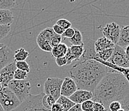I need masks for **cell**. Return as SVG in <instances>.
<instances>
[{"mask_svg": "<svg viewBox=\"0 0 129 111\" xmlns=\"http://www.w3.org/2000/svg\"><path fill=\"white\" fill-rule=\"evenodd\" d=\"M52 29L56 34L59 35H62L63 34V33L64 32V31H65L64 29H63L62 28H61L60 26H59L57 25V24H54Z\"/></svg>", "mask_w": 129, "mask_h": 111, "instance_id": "38", "label": "cell"}, {"mask_svg": "<svg viewBox=\"0 0 129 111\" xmlns=\"http://www.w3.org/2000/svg\"><path fill=\"white\" fill-rule=\"evenodd\" d=\"M16 62H13L0 70V82L2 87H7L9 83L14 80V75L16 70Z\"/></svg>", "mask_w": 129, "mask_h": 111, "instance_id": "9", "label": "cell"}, {"mask_svg": "<svg viewBox=\"0 0 129 111\" xmlns=\"http://www.w3.org/2000/svg\"><path fill=\"white\" fill-rule=\"evenodd\" d=\"M121 108V105L119 101H112L109 104L107 111H118Z\"/></svg>", "mask_w": 129, "mask_h": 111, "instance_id": "33", "label": "cell"}, {"mask_svg": "<svg viewBox=\"0 0 129 111\" xmlns=\"http://www.w3.org/2000/svg\"><path fill=\"white\" fill-rule=\"evenodd\" d=\"M55 32L53 30L52 28H46L42 30L37 35L36 41H46L50 42L53 36L55 35Z\"/></svg>", "mask_w": 129, "mask_h": 111, "instance_id": "19", "label": "cell"}, {"mask_svg": "<svg viewBox=\"0 0 129 111\" xmlns=\"http://www.w3.org/2000/svg\"><path fill=\"white\" fill-rule=\"evenodd\" d=\"M2 88V84H1V82H0V91H1Z\"/></svg>", "mask_w": 129, "mask_h": 111, "instance_id": "43", "label": "cell"}, {"mask_svg": "<svg viewBox=\"0 0 129 111\" xmlns=\"http://www.w3.org/2000/svg\"><path fill=\"white\" fill-rule=\"evenodd\" d=\"M68 49V47L66 44L61 43L57 46L52 48L51 53L53 57L56 59V58L65 57Z\"/></svg>", "mask_w": 129, "mask_h": 111, "instance_id": "17", "label": "cell"}, {"mask_svg": "<svg viewBox=\"0 0 129 111\" xmlns=\"http://www.w3.org/2000/svg\"><path fill=\"white\" fill-rule=\"evenodd\" d=\"M115 70L107 67L95 60L77 62L70 70V74L77 89L86 90L93 93L100 82L107 73Z\"/></svg>", "mask_w": 129, "mask_h": 111, "instance_id": "2", "label": "cell"}, {"mask_svg": "<svg viewBox=\"0 0 129 111\" xmlns=\"http://www.w3.org/2000/svg\"><path fill=\"white\" fill-rule=\"evenodd\" d=\"M107 62L121 68H129V59L125 53V49L118 45H115L112 56Z\"/></svg>", "mask_w": 129, "mask_h": 111, "instance_id": "7", "label": "cell"}, {"mask_svg": "<svg viewBox=\"0 0 129 111\" xmlns=\"http://www.w3.org/2000/svg\"><path fill=\"white\" fill-rule=\"evenodd\" d=\"M125 53H126V56H127V57L128 58V59H129V46H127L126 48H125Z\"/></svg>", "mask_w": 129, "mask_h": 111, "instance_id": "41", "label": "cell"}, {"mask_svg": "<svg viewBox=\"0 0 129 111\" xmlns=\"http://www.w3.org/2000/svg\"><path fill=\"white\" fill-rule=\"evenodd\" d=\"M75 34L73 36L72 38L70 39V42L72 46H81L84 44L83 42L82 35L80 31L77 29H75Z\"/></svg>", "mask_w": 129, "mask_h": 111, "instance_id": "23", "label": "cell"}, {"mask_svg": "<svg viewBox=\"0 0 129 111\" xmlns=\"http://www.w3.org/2000/svg\"><path fill=\"white\" fill-rule=\"evenodd\" d=\"M92 111H107V109L105 108L104 105H102L100 103L94 102Z\"/></svg>", "mask_w": 129, "mask_h": 111, "instance_id": "37", "label": "cell"}, {"mask_svg": "<svg viewBox=\"0 0 129 111\" xmlns=\"http://www.w3.org/2000/svg\"><path fill=\"white\" fill-rule=\"evenodd\" d=\"M77 89V84L72 78L66 77L61 86L60 96L70 98L74 93H75Z\"/></svg>", "mask_w": 129, "mask_h": 111, "instance_id": "12", "label": "cell"}, {"mask_svg": "<svg viewBox=\"0 0 129 111\" xmlns=\"http://www.w3.org/2000/svg\"><path fill=\"white\" fill-rule=\"evenodd\" d=\"M55 62L57 66L60 67H62L64 66H67V64H68V61H67V59L65 57L56 58Z\"/></svg>", "mask_w": 129, "mask_h": 111, "instance_id": "35", "label": "cell"}, {"mask_svg": "<svg viewBox=\"0 0 129 111\" xmlns=\"http://www.w3.org/2000/svg\"><path fill=\"white\" fill-rule=\"evenodd\" d=\"M50 111H63V108L60 104L56 102L53 105L51 109H50Z\"/></svg>", "mask_w": 129, "mask_h": 111, "instance_id": "39", "label": "cell"}, {"mask_svg": "<svg viewBox=\"0 0 129 111\" xmlns=\"http://www.w3.org/2000/svg\"><path fill=\"white\" fill-rule=\"evenodd\" d=\"M37 42V44L39 48L43 51L46 52H51L52 50V47L50 44V42L46 41H39Z\"/></svg>", "mask_w": 129, "mask_h": 111, "instance_id": "26", "label": "cell"}, {"mask_svg": "<svg viewBox=\"0 0 129 111\" xmlns=\"http://www.w3.org/2000/svg\"><path fill=\"white\" fill-rule=\"evenodd\" d=\"M8 87L14 93L20 102L23 103L30 94L31 86L26 80H13L8 85Z\"/></svg>", "mask_w": 129, "mask_h": 111, "instance_id": "5", "label": "cell"}, {"mask_svg": "<svg viewBox=\"0 0 129 111\" xmlns=\"http://www.w3.org/2000/svg\"><path fill=\"white\" fill-rule=\"evenodd\" d=\"M29 55H30V53L28 51H27L23 48H21L14 52V61H26V59L28 58Z\"/></svg>", "mask_w": 129, "mask_h": 111, "instance_id": "22", "label": "cell"}, {"mask_svg": "<svg viewBox=\"0 0 129 111\" xmlns=\"http://www.w3.org/2000/svg\"><path fill=\"white\" fill-rule=\"evenodd\" d=\"M93 98V93L86 90L77 89L75 93H74L69 98L71 101L75 104H82V103L92 100Z\"/></svg>", "mask_w": 129, "mask_h": 111, "instance_id": "13", "label": "cell"}, {"mask_svg": "<svg viewBox=\"0 0 129 111\" xmlns=\"http://www.w3.org/2000/svg\"><path fill=\"white\" fill-rule=\"evenodd\" d=\"M94 103V102L92 100H87L81 104V108L82 111H92Z\"/></svg>", "mask_w": 129, "mask_h": 111, "instance_id": "30", "label": "cell"}, {"mask_svg": "<svg viewBox=\"0 0 129 111\" xmlns=\"http://www.w3.org/2000/svg\"><path fill=\"white\" fill-rule=\"evenodd\" d=\"M0 104L5 111H12L21 104L15 94L8 87H2L0 91Z\"/></svg>", "mask_w": 129, "mask_h": 111, "instance_id": "4", "label": "cell"}, {"mask_svg": "<svg viewBox=\"0 0 129 111\" xmlns=\"http://www.w3.org/2000/svg\"><path fill=\"white\" fill-rule=\"evenodd\" d=\"M69 48L73 61H79L84 53V44L81 46H71Z\"/></svg>", "mask_w": 129, "mask_h": 111, "instance_id": "18", "label": "cell"}, {"mask_svg": "<svg viewBox=\"0 0 129 111\" xmlns=\"http://www.w3.org/2000/svg\"><path fill=\"white\" fill-rule=\"evenodd\" d=\"M14 22L13 13L10 10H0V25L10 26Z\"/></svg>", "mask_w": 129, "mask_h": 111, "instance_id": "16", "label": "cell"}, {"mask_svg": "<svg viewBox=\"0 0 129 111\" xmlns=\"http://www.w3.org/2000/svg\"><path fill=\"white\" fill-rule=\"evenodd\" d=\"M113 51L114 48H111L96 53V58L95 60H97L99 62H107L111 58Z\"/></svg>", "mask_w": 129, "mask_h": 111, "instance_id": "20", "label": "cell"}, {"mask_svg": "<svg viewBox=\"0 0 129 111\" xmlns=\"http://www.w3.org/2000/svg\"><path fill=\"white\" fill-rule=\"evenodd\" d=\"M44 96V93L37 95L30 94L17 108L12 111H50L43 105L42 99Z\"/></svg>", "mask_w": 129, "mask_h": 111, "instance_id": "3", "label": "cell"}, {"mask_svg": "<svg viewBox=\"0 0 129 111\" xmlns=\"http://www.w3.org/2000/svg\"><path fill=\"white\" fill-rule=\"evenodd\" d=\"M0 111H5L4 109L3 108V107H2V106L1 105V104H0Z\"/></svg>", "mask_w": 129, "mask_h": 111, "instance_id": "42", "label": "cell"}, {"mask_svg": "<svg viewBox=\"0 0 129 111\" xmlns=\"http://www.w3.org/2000/svg\"><path fill=\"white\" fill-rule=\"evenodd\" d=\"M68 111H82V110L81 108L80 104H75L73 107H71Z\"/></svg>", "mask_w": 129, "mask_h": 111, "instance_id": "40", "label": "cell"}, {"mask_svg": "<svg viewBox=\"0 0 129 111\" xmlns=\"http://www.w3.org/2000/svg\"><path fill=\"white\" fill-rule=\"evenodd\" d=\"M64 79L58 77H49L44 84V94L53 97L57 101L60 96L61 86Z\"/></svg>", "mask_w": 129, "mask_h": 111, "instance_id": "6", "label": "cell"}, {"mask_svg": "<svg viewBox=\"0 0 129 111\" xmlns=\"http://www.w3.org/2000/svg\"><path fill=\"white\" fill-rule=\"evenodd\" d=\"M96 53L94 50V43L90 39H87L84 43V53L78 62L88 60H96Z\"/></svg>", "mask_w": 129, "mask_h": 111, "instance_id": "11", "label": "cell"}, {"mask_svg": "<svg viewBox=\"0 0 129 111\" xmlns=\"http://www.w3.org/2000/svg\"><path fill=\"white\" fill-rule=\"evenodd\" d=\"M115 44L110 41L109 39L105 38V37H101L96 41L94 42V50L96 53H98L100 51H104L107 49L114 48Z\"/></svg>", "mask_w": 129, "mask_h": 111, "instance_id": "14", "label": "cell"}, {"mask_svg": "<svg viewBox=\"0 0 129 111\" xmlns=\"http://www.w3.org/2000/svg\"><path fill=\"white\" fill-rule=\"evenodd\" d=\"M129 96V83L121 73L115 71L102 79L93 92L94 102L104 105L108 110L112 101H121Z\"/></svg>", "mask_w": 129, "mask_h": 111, "instance_id": "1", "label": "cell"}, {"mask_svg": "<svg viewBox=\"0 0 129 111\" xmlns=\"http://www.w3.org/2000/svg\"><path fill=\"white\" fill-rule=\"evenodd\" d=\"M56 24L60 26L61 28H62L64 30L68 29L71 27V23L70 21L65 19H58L56 23Z\"/></svg>", "mask_w": 129, "mask_h": 111, "instance_id": "31", "label": "cell"}, {"mask_svg": "<svg viewBox=\"0 0 129 111\" xmlns=\"http://www.w3.org/2000/svg\"><path fill=\"white\" fill-rule=\"evenodd\" d=\"M13 62L14 51L7 45L0 43V70Z\"/></svg>", "mask_w": 129, "mask_h": 111, "instance_id": "10", "label": "cell"}, {"mask_svg": "<svg viewBox=\"0 0 129 111\" xmlns=\"http://www.w3.org/2000/svg\"><path fill=\"white\" fill-rule=\"evenodd\" d=\"M16 66L17 69L21 70L27 73H28L30 71V66L26 61L16 62Z\"/></svg>", "mask_w": 129, "mask_h": 111, "instance_id": "27", "label": "cell"}, {"mask_svg": "<svg viewBox=\"0 0 129 111\" xmlns=\"http://www.w3.org/2000/svg\"><path fill=\"white\" fill-rule=\"evenodd\" d=\"M61 41H62V36L55 33V35L53 36L51 39L50 40V44L51 47L53 48L55 46H58L60 43H61Z\"/></svg>", "mask_w": 129, "mask_h": 111, "instance_id": "32", "label": "cell"}, {"mask_svg": "<svg viewBox=\"0 0 129 111\" xmlns=\"http://www.w3.org/2000/svg\"><path fill=\"white\" fill-rule=\"evenodd\" d=\"M120 103L121 105V108H123L125 111H129V96H128L123 100L120 101Z\"/></svg>", "mask_w": 129, "mask_h": 111, "instance_id": "36", "label": "cell"}, {"mask_svg": "<svg viewBox=\"0 0 129 111\" xmlns=\"http://www.w3.org/2000/svg\"><path fill=\"white\" fill-rule=\"evenodd\" d=\"M116 45L124 49L129 46V25L125 26L121 28L119 40Z\"/></svg>", "mask_w": 129, "mask_h": 111, "instance_id": "15", "label": "cell"}, {"mask_svg": "<svg viewBox=\"0 0 129 111\" xmlns=\"http://www.w3.org/2000/svg\"><path fill=\"white\" fill-rule=\"evenodd\" d=\"M16 5V2L14 0H0V10H10Z\"/></svg>", "mask_w": 129, "mask_h": 111, "instance_id": "25", "label": "cell"}, {"mask_svg": "<svg viewBox=\"0 0 129 111\" xmlns=\"http://www.w3.org/2000/svg\"><path fill=\"white\" fill-rule=\"evenodd\" d=\"M11 31V26L0 25V41L5 38Z\"/></svg>", "mask_w": 129, "mask_h": 111, "instance_id": "28", "label": "cell"}, {"mask_svg": "<svg viewBox=\"0 0 129 111\" xmlns=\"http://www.w3.org/2000/svg\"><path fill=\"white\" fill-rule=\"evenodd\" d=\"M55 103H56V100L54 99L53 97H52L50 95H46V94H44L43 99H42L43 105L44 106V108H46L48 110H50L51 107H52L53 105Z\"/></svg>", "mask_w": 129, "mask_h": 111, "instance_id": "24", "label": "cell"}, {"mask_svg": "<svg viewBox=\"0 0 129 111\" xmlns=\"http://www.w3.org/2000/svg\"><path fill=\"white\" fill-rule=\"evenodd\" d=\"M121 28L119 24L116 23H107L105 27L102 29V33L104 37L116 45L119 40Z\"/></svg>", "mask_w": 129, "mask_h": 111, "instance_id": "8", "label": "cell"}, {"mask_svg": "<svg viewBox=\"0 0 129 111\" xmlns=\"http://www.w3.org/2000/svg\"><path fill=\"white\" fill-rule=\"evenodd\" d=\"M75 28H73L71 27L70 28L65 30V31H64V32L63 33V34L61 36H63V37H65V38H68L70 39L71 38H72L73 36L75 34Z\"/></svg>", "mask_w": 129, "mask_h": 111, "instance_id": "34", "label": "cell"}, {"mask_svg": "<svg viewBox=\"0 0 129 111\" xmlns=\"http://www.w3.org/2000/svg\"><path fill=\"white\" fill-rule=\"evenodd\" d=\"M28 77V73L19 69H16L14 75V80H26Z\"/></svg>", "mask_w": 129, "mask_h": 111, "instance_id": "29", "label": "cell"}, {"mask_svg": "<svg viewBox=\"0 0 129 111\" xmlns=\"http://www.w3.org/2000/svg\"><path fill=\"white\" fill-rule=\"evenodd\" d=\"M56 102L60 105L61 107H62L63 111H68L75 105V103L73 102L69 98L63 96H60Z\"/></svg>", "mask_w": 129, "mask_h": 111, "instance_id": "21", "label": "cell"}]
</instances>
